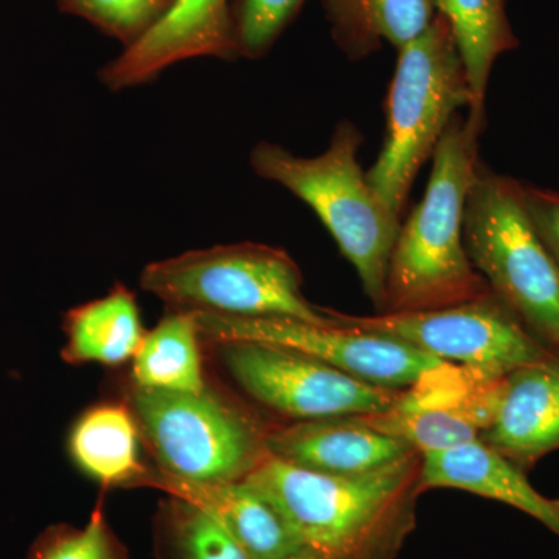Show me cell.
<instances>
[{
	"mask_svg": "<svg viewBox=\"0 0 559 559\" xmlns=\"http://www.w3.org/2000/svg\"><path fill=\"white\" fill-rule=\"evenodd\" d=\"M421 454L329 476L266 455L245 479L280 511L301 546L325 559H395L415 527Z\"/></svg>",
	"mask_w": 559,
	"mask_h": 559,
	"instance_id": "6da1fadb",
	"label": "cell"
},
{
	"mask_svg": "<svg viewBox=\"0 0 559 559\" xmlns=\"http://www.w3.org/2000/svg\"><path fill=\"white\" fill-rule=\"evenodd\" d=\"M484 130L485 121L457 114L437 145L425 197L393 246L382 312L437 310L491 293L463 237Z\"/></svg>",
	"mask_w": 559,
	"mask_h": 559,
	"instance_id": "7a4b0ae2",
	"label": "cell"
},
{
	"mask_svg": "<svg viewBox=\"0 0 559 559\" xmlns=\"http://www.w3.org/2000/svg\"><path fill=\"white\" fill-rule=\"evenodd\" d=\"M362 142L352 121H341L329 148L319 156H296L277 143L260 142L249 160L260 178L290 191L319 216L358 272L364 293L382 311L401 215L382 200L360 168Z\"/></svg>",
	"mask_w": 559,
	"mask_h": 559,
	"instance_id": "3957f363",
	"label": "cell"
},
{
	"mask_svg": "<svg viewBox=\"0 0 559 559\" xmlns=\"http://www.w3.org/2000/svg\"><path fill=\"white\" fill-rule=\"evenodd\" d=\"M465 64L448 21L436 13L421 35L399 49L388 95V130L370 186L403 215L419 168L432 159L459 110L471 108Z\"/></svg>",
	"mask_w": 559,
	"mask_h": 559,
	"instance_id": "277c9868",
	"label": "cell"
},
{
	"mask_svg": "<svg viewBox=\"0 0 559 559\" xmlns=\"http://www.w3.org/2000/svg\"><path fill=\"white\" fill-rule=\"evenodd\" d=\"M304 280L286 250L257 242L189 250L146 264L140 286L170 310L234 318L334 323L301 290Z\"/></svg>",
	"mask_w": 559,
	"mask_h": 559,
	"instance_id": "5b68a950",
	"label": "cell"
},
{
	"mask_svg": "<svg viewBox=\"0 0 559 559\" xmlns=\"http://www.w3.org/2000/svg\"><path fill=\"white\" fill-rule=\"evenodd\" d=\"M465 248L489 289L514 316L559 345V267L540 240L522 186L477 164L463 224Z\"/></svg>",
	"mask_w": 559,
	"mask_h": 559,
	"instance_id": "8992f818",
	"label": "cell"
},
{
	"mask_svg": "<svg viewBox=\"0 0 559 559\" xmlns=\"http://www.w3.org/2000/svg\"><path fill=\"white\" fill-rule=\"evenodd\" d=\"M131 401L162 473L176 479L242 480L267 455L255 426L207 389L180 393L134 388Z\"/></svg>",
	"mask_w": 559,
	"mask_h": 559,
	"instance_id": "52a82bcc",
	"label": "cell"
},
{
	"mask_svg": "<svg viewBox=\"0 0 559 559\" xmlns=\"http://www.w3.org/2000/svg\"><path fill=\"white\" fill-rule=\"evenodd\" d=\"M340 325L384 334L488 378L549 358L522 329L513 312L491 293L437 310L348 316L329 310Z\"/></svg>",
	"mask_w": 559,
	"mask_h": 559,
	"instance_id": "ba28073f",
	"label": "cell"
},
{
	"mask_svg": "<svg viewBox=\"0 0 559 559\" xmlns=\"http://www.w3.org/2000/svg\"><path fill=\"white\" fill-rule=\"evenodd\" d=\"M216 347L224 367L246 393L299 421L381 414L399 399L400 390L370 384L322 360L275 345L224 342Z\"/></svg>",
	"mask_w": 559,
	"mask_h": 559,
	"instance_id": "9c48e42d",
	"label": "cell"
},
{
	"mask_svg": "<svg viewBox=\"0 0 559 559\" xmlns=\"http://www.w3.org/2000/svg\"><path fill=\"white\" fill-rule=\"evenodd\" d=\"M193 314L201 340L212 344L260 342L275 345L322 360L359 380L385 389H407L426 370L443 362L384 334L336 322L323 325L293 319L234 318L209 312Z\"/></svg>",
	"mask_w": 559,
	"mask_h": 559,
	"instance_id": "30bf717a",
	"label": "cell"
},
{
	"mask_svg": "<svg viewBox=\"0 0 559 559\" xmlns=\"http://www.w3.org/2000/svg\"><path fill=\"white\" fill-rule=\"evenodd\" d=\"M503 378L440 362L381 414L362 415L373 428L406 440L419 454L480 441L498 407Z\"/></svg>",
	"mask_w": 559,
	"mask_h": 559,
	"instance_id": "8fae6325",
	"label": "cell"
},
{
	"mask_svg": "<svg viewBox=\"0 0 559 559\" xmlns=\"http://www.w3.org/2000/svg\"><path fill=\"white\" fill-rule=\"evenodd\" d=\"M209 57L238 58L231 0H176L164 20L103 66L98 76L110 91L131 90L180 61Z\"/></svg>",
	"mask_w": 559,
	"mask_h": 559,
	"instance_id": "7c38bea8",
	"label": "cell"
},
{
	"mask_svg": "<svg viewBox=\"0 0 559 559\" xmlns=\"http://www.w3.org/2000/svg\"><path fill=\"white\" fill-rule=\"evenodd\" d=\"M263 441L270 457L329 476L367 473L418 452L364 417L305 419L264 433Z\"/></svg>",
	"mask_w": 559,
	"mask_h": 559,
	"instance_id": "4fadbf2b",
	"label": "cell"
},
{
	"mask_svg": "<svg viewBox=\"0 0 559 559\" xmlns=\"http://www.w3.org/2000/svg\"><path fill=\"white\" fill-rule=\"evenodd\" d=\"M480 441L514 465L559 450V362L546 358L511 371Z\"/></svg>",
	"mask_w": 559,
	"mask_h": 559,
	"instance_id": "5bb4252c",
	"label": "cell"
},
{
	"mask_svg": "<svg viewBox=\"0 0 559 559\" xmlns=\"http://www.w3.org/2000/svg\"><path fill=\"white\" fill-rule=\"evenodd\" d=\"M145 484L207 514L249 559H286L304 547L280 511L246 480L201 484L160 473Z\"/></svg>",
	"mask_w": 559,
	"mask_h": 559,
	"instance_id": "9a60e30c",
	"label": "cell"
},
{
	"mask_svg": "<svg viewBox=\"0 0 559 559\" xmlns=\"http://www.w3.org/2000/svg\"><path fill=\"white\" fill-rule=\"evenodd\" d=\"M419 484L421 489L454 488L498 500L559 536V499L540 495L513 462L481 441L421 454Z\"/></svg>",
	"mask_w": 559,
	"mask_h": 559,
	"instance_id": "2e32d148",
	"label": "cell"
},
{
	"mask_svg": "<svg viewBox=\"0 0 559 559\" xmlns=\"http://www.w3.org/2000/svg\"><path fill=\"white\" fill-rule=\"evenodd\" d=\"M334 43L349 58L370 57L389 43L396 50L429 27L430 0H320Z\"/></svg>",
	"mask_w": 559,
	"mask_h": 559,
	"instance_id": "e0dca14e",
	"label": "cell"
},
{
	"mask_svg": "<svg viewBox=\"0 0 559 559\" xmlns=\"http://www.w3.org/2000/svg\"><path fill=\"white\" fill-rule=\"evenodd\" d=\"M64 331L68 341L61 355L70 364L119 366L134 358L145 337L138 300L124 285L70 310Z\"/></svg>",
	"mask_w": 559,
	"mask_h": 559,
	"instance_id": "ac0fdd59",
	"label": "cell"
},
{
	"mask_svg": "<svg viewBox=\"0 0 559 559\" xmlns=\"http://www.w3.org/2000/svg\"><path fill=\"white\" fill-rule=\"evenodd\" d=\"M76 465L106 487L145 484L148 473L139 457V425L120 404H100L84 412L69 437Z\"/></svg>",
	"mask_w": 559,
	"mask_h": 559,
	"instance_id": "d6986e66",
	"label": "cell"
},
{
	"mask_svg": "<svg viewBox=\"0 0 559 559\" xmlns=\"http://www.w3.org/2000/svg\"><path fill=\"white\" fill-rule=\"evenodd\" d=\"M450 24L465 64L471 90L468 117L485 119L489 75L500 55L516 47L506 13V0H430Z\"/></svg>",
	"mask_w": 559,
	"mask_h": 559,
	"instance_id": "ffe728a7",
	"label": "cell"
},
{
	"mask_svg": "<svg viewBox=\"0 0 559 559\" xmlns=\"http://www.w3.org/2000/svg\"><path fill=\"white\" fill-rule=\"evenodd\" d=\"M201 334L193 312L170 310L145 333L132 362L135 388L200 393L205 390Z\"/></svg>",
	"mask_w": 559,
	"mask_h": 559,
	"instance_id": "44dd1931",
	"label": "cell"
},
{
	"mask_svg": "<svg viewBox=\"0 0 559 559\" xmlns=\"http://www.w3.org/2000/svg\"><path fill=\"white\" fill-rule=\"evenodd\" d=\"M165 518L167 559H249L200 509L173 498Z\"/></svg>",
	"mask_w": 559,
	"mask_h": 559,
	"instance_id": "7402d4cb",
	"label": "cell"
},
{
	"mask_svg": "<svg viewBox=\"0 0 559 559\" xmlns=\"http://www.w3.org/2000/svg\"><path fill=\"white\" fill-rule=\"evenodd\" d=\"M176 0H58L61 13L90 22L123 49L138 43L171 10Z\"/></svg>",
	"mask_w": 559,
	"mask_h": 559,
	"instance_id": "603a6c76",
	"label": "cell"
},
{
	"mask_svg": "<svg viewBox=\"0 0 559 559\" xmlns=\"http://www.w3.org/2000/svg\"><path fill=\"white\" fill-rule=\"evenodd\" d=\"M305 0H231L238 58L260 60L299 14Z\"/></svg>",
	"mask_w": 559,
	"mask_h": 559,
	"instance_id": "cb8c5ba5",
	"label": "cell"
},
{
	"mask_svg": "<svg viewBox=\"0 0 559 559\" xmlns=\"http://www.w3.org/2000/svg\"><path fill=\"white\" fill-rule=\"evenodd\" d=\"M28 559H130L100 509L84 527L53 525L40 533Z\"/></svg>",
	"mask_w": 559,
	"mask_h": 559,
	"instance_id": "d4e9b609",
	"label": "cell"
},
{
	"mask_svg": "<svg viewBox=\"0 0 559 559\" xmlns=\"http://www.w3.org/2000/svg\"><path fill=\"white\" fill-rule=\"evenodd\" d=\"M525 207L559 267V194L522 187Z\"/></svg>",
	"mask_w": 559,
	"mask_h": 559,
	"instance_id": "484cf974",
	"label": "cell"
},
{
	"mask_svg": "<svg viewBox=\"0 0 559 559\" xmlns=\"http://www.w3.org/2000/svg\"><path fill=\"white\" fill-rule=\"evenodd\" d=\"M286 559H325L322 555L318 554L310 549V547H301L300 550H297L296 554L290 555V557Z\"/></svg>",
	"mask_w": 559,
	"mask_h": 559,
	"instance_id": "4316f807",
	"label": "cell"
}]
</instances>
